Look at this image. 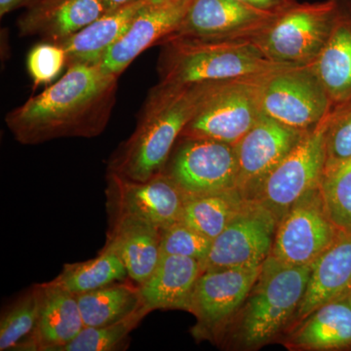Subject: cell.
<instances>
[{
    "instance_id": "cell-21",
    "label": "cell",
    "mask_w": 351,
    "mask_h": 351,
    "mask_svg": "<svg viewBox=\"0 0 351 351\" xmlns=\"http://www.w3.org/2000/svg\"><path fill=\"white\" fill-rule=\"evenodd\" d=\"M309 66L332 107L351 101V0H339L338 16L326 45Z\"/></svg>"
},
{
    "instance_id": "cell-2",
    "label": "cell",
    "mask_w": 351,
    "mask_h": 351,
    "mask_svg": "<svg viewBox=\"0 0 351 351\" xmlns=\"http://www.w3.org/2000/svg\"><path fill=\"white\" fill-rule=\"evenodd\" d=\"M219 83H157L145 99L135 130L110 156L108 172L138 182L162 174L184 127Z\"/></svg>"
},
{
    "instance_id": "cell-31",
    "label": "cell",
    "mask_w": 351,
    "mask_h": 351,
    "mask_svg": "<svg viewBox=\"0 0 351 351\" xmlns=\"http://www.w3.org/2000/svg\"><path fill=\"white\" fill-rule=\"evenodd\" d=\"M351 159V101L334 107L326 135L324 176ZM323 176V177H324Z\"/></svg>"
},
{
    "instance_id": "cell-32",
    "label": "cell",
    "mask_w": 351,
    "mask_h": 351,
    "mask_svg": "<svg viewBox=\"0 0 351 351\" xmlns=\"http://www.w3.org/2000/svg\"><path fill=\"white\" fill-rule=\"evenodd\" d=\"M212 241L182 221H176L161 230V254L193 258L202 262L209 254Z\"/></svg>"
},
{
    "instance_id": "cell-15",
    "label": "cell",
    "mask_w": 351,
    "mask_h": 351,
    "mask_svg": "<svg viewBox=\"0 0 351 351\" xmlns=\"http://www.w3.org/2000/svg\"><path fill=\"white\" fill-rule=\"evenodd\" d=\"M193 0H147L125 34L101 59L106 73L120 76L134 60L177 31Z\"/></svg>"
},
{
    "instance_id": "cell-33",
    "label": "cell",
    "mask_w": 351,
    "mask_h": 351,
    "mask_svg": "<svg viewBox=\"0 0 351 351\" xmlns=\"http://www.w3.org/2000/svg\"><path fill=\"white\" fill-rule=\"evenodd\" d=\"M64 68H66V55L59 44L43 41L27 54V69L34 89L54 82Z\"/></svg>"
},
{
    "instance_id": "cell-8",
    "label": "cell",
    "mask_w": 351,
    "mask_h": 351,
    "mask_svg": "<svg viewBox=\"0 0 351 351\" xmlns=\"http://www.w3.org/2000/svg\"><path fill=\"white\" fill-rule=\"evenodd\" d=\"M163 174L179 186L184 198L237 189L234 145L204 138L180 137Z\"/></svg>"
},
{
    "instance_id": "cell-7",
    "label": "cell",
    "mask_w": 351,
    "mask_h": 351,
    "mask_svg": "<svg viewBox=\"0 0 351 351\" xmlns=\"http://www.w3.org/2000/svg\"><path fill=\"white\" fill-rule=\"evenodd\" d=\"M260 106L263 114L301 132L317 125L334 108L311 66H287L263 78Z\"/></svg>"
},
{
    "instance_id": "cell-5",
    "label": "cell",
    "mask_w": 351,
    "mask_h": 351,
    "mask_svg": "<svg viewBox=\"0 0 351 351\" xmlns=\"http://www.w3.org/2000/svg\"><path fill=\"white\" fill-rule=\"evenodd\" d=\"M339 0L297 3L256 36L265 56L277 63L309 66L330 38Z\"/></svg>"
},
{
    "instance_id": "cell-1",
    "label": "cell",
    "mask_w": 351,
    "mask_h": 351,
    "mask_svg": "<svg viewBox=\"0 0 351 351\" xmlns=\"http://www.w3.org/2000/svg\"><path fill=\"white\" fill-rule=\"evenodd\" d=\"M119 78L100 64L68 66L54 84L7 113L6 125L22 145L98 137L112 117Z\"/></svg>"
},
{
    "instance_id": "cell-30",
    "label": "cell",
    "mask_w": 351,
    "mask_h": 351,
    "mask_svg": "<svg viewBox=\"0 0 351 351\" xmlns=\"http://www.w3.org/2000/svg\"><path fill=\"white\" fill-rule=\"evenodd\" d=\"M320 193L335 226L351 232V159L323 177Z\"/></svg>"
},
{
    "instance_id": "cell-25",
    "label": "cell",
    "mask_w": 351,
    "mask_h": 351,
    "mask_svg": "<svg viewBox=\"0 0 351 351\" xmlns=\"http://www.w3.org/2000/svg\"><path fill=\"white\" fill-rule=\"evenodd\" d=\"M237 189L184 198L181 221L196 232L215 239L250 204Z\"/></svg>"
},
{
    "instance_id": "cell-35",
    "label": "cell",
    "mask_w": 351,
    "mask_h": 351,
    "mask_svg": "<svg viewBox=\"0 0 351 351\" xmlns=\"http://www.w3.org/2000/svg\"><path fill=\"white\" fill-rule=\"evenodd\" d=\"M40 0H0V16L13 12L20 8H29Z\"/></svg>"
},
{
    "instance_id": "cell-9",
    "label": "cell",
    "mask_w": 351,
    "mask_h": 351,
    "mask_svg": "<svg viewBox=\"0 0 351 351\" xmlns=\"http://www.w3.org/2000/svg\"><path fill=\"white\" fill-rule=\"evenodd\" d=\"M263 78L219 83L180 137L237 145L262 115L260 87Z\"/></svg>"
},
{
    "instance_id": "cell-36",
    "label": "cell",
    "mask_w": 351,
    "mask_h": 351,
    "mask_svg": "<svg viewBox=\"0 0 351 351\" xmlns=\"http://www.w3.org/2000/svg\"><path fill=\"white\" fill-rule=\"evenodd\" d=\"M136 1H138V0H104L107 11L128 5V4L134 3Z\"/></svg>"
},
{
    "instance_id": "cell-4",
    "label": "cell",
    "mask_w": 351,
    "mask_h": 351,
    "mask_svg": "<svg viewBox=\"0 0 351 351\" xmlns=\"http://www.w3.org/2000/svg\"><path fill=\"white\" fill-rule=\"evenodd\" d=\"M311 274V265H288L269 256L243 306L228 325L235 324L237 341L246 348H258L290 325L306 294Z\"/></svg>"
},
{
    "instance_id": "cell-18",
    "label": "cell",
    "mask_w": 351,
    "mask_h": 351,
    "mask_svg": "<svg viewBox=\"0 0 351 351\" xmlns=\"http://www.w3.org/2000/svg\"><path fill=\"white\" fill-rule=\"evenodd\" d=\"M351 288V232L338 239L311 265L306 294L291 324H299L327 302L343 299Z\"/></svg>"
},
{
    "instance_id": "cell-11",
    "label": "cell",
    "mask_w": 351,
    "mask_h": 351,
    "mask_svg": "<svg viewBox=\"0 0 351 351\" xmlns=\"http://www.w3.org/2000/svg\"><path fill=\"white\" fill-rule=\"evenodd\" d=\"M341 232L330 219L318 188L298 201L277 223L269 256L288 265H313Z\"/></svg>"
},
{
    "instance_id": "cell-6",
    "label": "cell",
    "mask_w": 351,
    "mask_h": 351,
    "mask_svg": "<svg viewBox=\"0 0 351 351\" xmlns=\"http://www.w3.org/2000/svg\"><path fill=\"white\" fill-rule=\"evenodd\" d=\"M332 110L320 123L302 135L294 149L267 176L252 200L269 210L277 221L304 195L320 188Z\"/></svg>"
},
{
    "instance_id": "cell-28",
    "label": "cell",
    "mask_w": 351,
    "mask_h": 351,
    "mask_svg": "<svg viewBox=\"0 0 351 351\" xmlns=\"http://www.w3.org/2000/svg\"><path fill=\"white\" fill-rule=\"evenodd\" d=\"M40 286H32L3 309L0 318V350L27 351L38 327Z\"/></svg>"
},
{
    "instance_id": "cell-27",
    "label": "cell",
    "mask_w": 351,
    "mask_h": 351,
    "mask_svg": "<svg viewBox=\"0 0 351 351\" xmlns=\"http://www.w3.org/2000/svg\"><path fill=\"white\" fill-rule=\"evenodd\" d=\"M127 277H129L128 272L119 256L103 248L91 260L66 263L61 274L50 282L73 294L80 295L124 281Z\"/></svg>"
},
{
    "instance_id": "cell-3",
    "label": "cell",
    "mask_w": 351,
    "mask_h": 351,
    "mask_svg": "<svg viewBox=\"0 0 351 351\" xmlns=\"http://www.w3.org/2000/svg\"><path fill=\"white\" fill-rule=\"evenodd\" d=\"M254 38H175L159 44V82L193 85L258 80L292 66L265 56Z\"/></svg>"
},
{
    "instance_id": "cell-19",
    "label": "cell",
    "mask_w": 351,
    "mask_h": 351,
    "mask_svg": "<svg viewBox=\"0 0 351 351\" xmlns=\"http://www.w3.org/2000/svg\"><path fill=\"white\" fill-rule=\"evenodd\" d=\"M161 230L130 217L110 218L104 249L112 251L125 265L129 278L140 285L145 282L161 257Z\"/></svg>"
},
{
    "instance_id": "cell-23",
    "label": "cell",
    "mask_w": 351,
    "mask_h": 351,
    "mask_svg": "<svg viewBox=\"0 0 351 351\" xmlns=\"http://www.w3.org/2000/svg\"><path fill=\"white\" fill-rule=\"evenodd\" d=\"M147 0L107 11L82 31L59 44L66 55V68L75 64H99L113 44L125 34Z\"/></svg>"
},
{
    "instance_id": "cell-13",
    "label": "cell",
    "mask_w": 351,
    "mask_h": 351,
    "mask_svg": "<svg viewBox=\"0 0 351 351\" xmlns=\"http://www.w3.org/2000/svg\"><path fill=\"white\" fill-rule=\"evenodd\" d=\"M277 219L257 203L249 206L212 241L202 271L226 267H258L269 257Z\"/></svg>"
},
{
    "instance_id": "cell-12",
    "label": "cell",
    "mask_w": 351,
    "mask_h": 351,
    "mask_svg": "<svg viewBox=\"0 0 351 351\" xmlns=\"http://www.w3.org/2000/svg\"><path fill=\"white\" fill-rule=\"evenodd\" d=\"M106 196L110 218L130 217L160 230L181 221L184 193L163 173L138 182L107 172Z\"/></svg>"
},
{
    "instance_id": "cell-29",
    "label": "cell",
    "mask_w": 351,
    "mask_h": 351,
    "mask_svg": "<svg viewBox=\"0 0 351 351\" xmlns=\"http://www.w3.org/2000/svg\"><path fill=\"white\" fill-rule=\"evenodd\" d=\"M149 313L144 306L126 319L114 324L99 327H84L69 343L57 351H117L129 346V335Z\"/></svg>"
},
{
    "instance_id": "cell-16",
    "label": "cell",
    "mask_w": 351,
    "mask_h": 351,
    "mask_svg": "<svg viewBox=\"0 0 351 351\" xmlns=\"http://www.w3.org/2000/svg\"><path fill=\"white\" fill-rule=\"evenodd\" d=\"M277 17L239 0H193L177 31L164 40L175 38H254L267 29Z\"/></svg>"
},
{
    "instance_id": "cell-26",
    "label": "cell",
    "mask_w": 351,
    "mask_h": 351,
    "mask_svg": "<svg viewBox=\"0 0 351 351\" xmlns=\"http://www.w3.org/2000/svg\"><path fill=\"white\" fill-rule=\"evenodd\" d=\"M76 298L84 327L114 324L144 306L138 286L129 285L123 281L76 295Z\"/></svg>"
},
{
    "instance_id": "cell-34",
    "label": "cell",
    "mask_w": 351,
    "mask_h": 351,
    "mask_svg": "<svg viewBox=\"0 0 351 351\" xmlns=\"http://www.w3.org/2000/svg\"><path fill=\"white\" fill-rule=\"evenodd\" d=\"M262 12L279 16L297 3V0H239Z\"/></svg>"
},
{
    "instance_id": "cell-17",
    "label": "cell",
    "mask_w": 351,
    "mask_h": 351,
    "mask_svg": "<svg viewBox=\"0 0 351 351\" xmlns=\"http://www.w3.org/2000/svg\"><path fill=\"white\" fill-rule=\"evenodd\" d=\"M107 12L104 0H40L17 22L20 36L60 44Z\"/></svg>"
},
{
    "instance_id": "cell-22",
    "label": "cell",
    "mask_w": 351,
    "mask_h": 351,
    "mask_svg": "<svg viewBox=\"0 0 351 351\" xmlns=\"http://www.w3.org/2000/svg\"><path fill=\"white\" fill-rule=\"evenodd\" d=\"M40 286L38 327L27 351H57L84 328L76 295L51 282Z\"/></svg>"
},
{
    "instance_id": "cell-10",
    "label": "cell",
    "mask_w": 351,
    "mask_h": 351,
    "mask_svg": "<svg viewBox=\"0 0 351 351\" xmlns=\"http://www.w3.org/2000/svg\"><path fill=\"white\" fill-rule=\"evenodd\" d=\"M258 267H226L202 271L191 295L189 313L197 319L193 334L218 339L243 306L261 271Z\"/></svg>"
},
{
    "instance_id": "cell-37",
    "label": "cell",
    "mask_w": 351,
    "mask_h": 351,
    "mask_svg": "<svg viewBox=\"0 0 351 351\" xmlns=\"http://www.w3.org/2000/svg\"><path fill=\"white\" fill-rule=\"evenodd\" d=\"M343 299H345L346 302H348V304H350V306L351 307V288L350 289V291L346 293V295L343 298Z\"/></svg>"
},
{
    "instance_id": "cell-20",
    "label": "cell",
    "mask_w": 351,
    "mask_h": 351,
    "mask_svg": "<svg viewBox=\"0 0 351 351\" xmlns=\"http://www.w3.org/2000/svg\"><path fill=\"white\" fill-rule=\"evenodd\" d=\"M201 274L200 261L161 254L151 276L137 285L143 306L149 313L156 309L189 311L193 289Z\"/></svg>"
},
{
    "instance_id": "cell-14",
    "label": "cell",
    "mask_w": 351,
    "mask_h": 351,
    "mask_svg": "<svg viewBox=\"0 0 351 351\" xmlns=\"http://www.w3.org/2000/svg\"><path fill=\"white\" fill-rule=\"evenodd\" d=\"M306 132L289 128L262 113L255 125L234 145L237 191L244 199H254L267 176Z\"/></svg>"
},
{
    "instance_id": "cell-24",
    "label": "cell",
    "mask_w": 351,
    "mask_h": 351,
    "mask_svg": "<svg viewBox=\"0 0 351 351\" xmlns=\"http://www.w3.org/2000/svg\"><path fill=\"white\" fill-rule=\"evenodd\" d=\"M286 346L302 350H351V307L345 299L327 302L297 324Z\"/></svg>"
}]
</instances>
